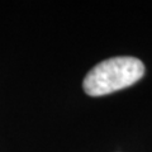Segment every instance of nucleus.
<instances>
[{
	"mask_svg": "<svg viewBox=\"0 0 152 152\" xmlns=\"http://www.w3.org/2000/svg\"><path fill=\"white\" fill-rule=\"evenodd\" d=\"M145 75V65L136 57H113L94 67L85 76L83 88L90 96H103L136 84Z\"/></svg>",
	"mask_w": 152,
	"mask_h": 152,
	"instance_id": "f257e3e1",
	"label": "nucleus"
}]
</instances>
